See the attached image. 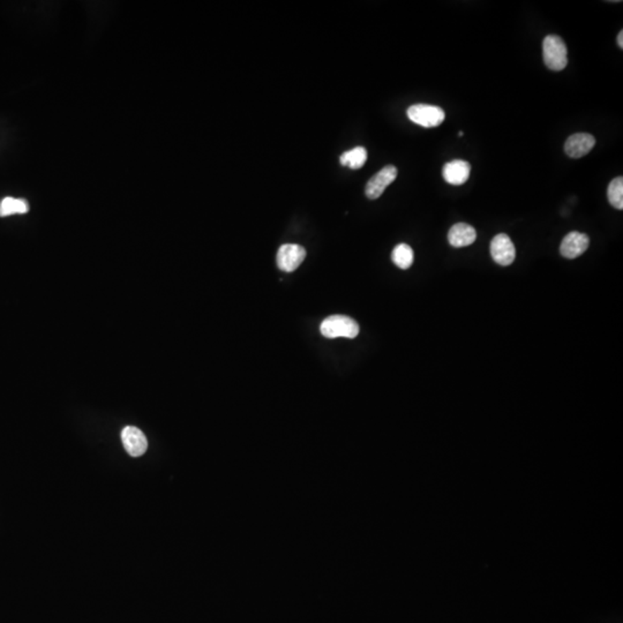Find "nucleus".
Here are the masks:
<instances>
[{"label": "nucleus", "instance_id": "nucleus-1", "mask_svg": "<svg viewBox=\"0 0 623 623\" xmlns=\"http://www.w3.org/2000/svg\"><path fill=\"white\" fill-rule=\"evenodd\" d=\"M567 46L563 39L556 35H548L542 41V56L548 69L562 71L568 65Z\"/></svg>", "mask_w": 623, "mask_h": 623}, {"label": "nucleus", "instance_id": "nucleus-2", "mask_svg": "<svg viewBox=\"0 0 623 623\" xmlns=\"http://www.w3.org/2000/svg\"><path fill=\"white\" fill-rule=\"evenodd\" d=\"M320 331L327 338H355L358 336L359 324L352 317L345 315H331L321 323Z\"/></svg>", "mask_w": 623, "mask_h": 623}, {"label": "nucleus", "instance_id": "nucleus-3", "mask_svg": "<svg viewBox=\"0 0 623 623\" xmlns=\"http://www.w3.org/2000/svg\"><path fill=\"white\" fill-rule=\"evenodd\" d=\"M408 117L421 128H437L446 119L444 109L437 105L415 104L408 109Z\"/></svg>", "mask_w": 623, "mask_h": 623}, {"label": "nucleus", "instance_id": "nucleus-4", "mask_svg": "<svg viewBox=\"0 0 623 623\" xmlns=\"http://www.w3.org/2000/svg\"><path fill=\"white\" fill-rule=\"evenodd\" d=\"M397 173V167L394 165H387L381 169L369 180V183L366 185V196L371 200L378 199L383 194L385 189L395 182Z\"/></svg>", "mask_w": 623, "mask_h": 623}, {"label": "nucleus", "instance_id": "nucleus-5", "mask_svg": "<svg viewBox=\"0 0 623 623\" xmlns=\"http://www.w3.org/2000/svg\"><path fill=\"white\" fill-rule=\"evenodd\" d=\"M306 258V251L297 244H285L278 252V266L284 273L296 271Z\"/></svg>", "mask_w": 623, "mask_h": 623}, {"label": "nucleus", "instance_id": "nucleus-6", "mask_svg": "<svg viewBox=\"0 0 623 623\" xmlns=\"http://www.w3.org/2000/svg\"><path fill=\"white\" fill-rule=\"evenodd\" d=\"M491 255L498 265L505 267L512 265L516 258V249L509 235L500 233L492 239Z\"/></svg>", "mask_w": 623, "mask_h": 623}, {"label": "nucleus", "instance_id": "nucleus-7", "mask_svg": "<svg viewBox=\"0 0 623 623\" xmlns=\"http://www.w3.org/2000/svg\"><path fill=\"white\" fill-rule=\"evenodd\" d=\"M121 441L128 455L140 457L147 451L148 441L144 432L134 426H128L121 432Z\"/></svg>", "mask_w": 623, "mask_h": 623}, {"label": "nucleus", "instance_id": "nucleus-8", "mask_svg": "<svg viewBox=\"0 0 623 623\" xmlns=\"http://www.w3.org/2000/svg\"><path fill=\"white\" fill-rule=\"evenodd\" d=\"M590 245V239L585 233L573 231L566 235L560 246V253L563 258L576 259L581 256Z\"/></svg>", "mask_w": 623, "mask_h": 623}, {"label": "nucleus", "instance_id": "nucleus-9", "mask_svg": "<svg viewBox=\"0 0 623 623\" xmlns=\"http://www.w3.org/2000/svg\"><path fill=\"white\" fill-rule=\"evenodd\" d=\"M594 144L596 139L591 134H573L566 141L565 151L571 158H581L594 149Z\"/></svg>", "mask_w": 623, "mask_h": 623}, {"label": "nucleus", "instance_id": "nucleus-10", "mask_svg": "<svg viewBox=\"0 0 623 623\" xmlns=\"http://www.w3.org/2000/svg\"><path fill=\"white\" fill-rule=\"evenodd\" d=\"M471 173V165L463 160H453L448 162L442 169L444 179L451 185L460 186L467 183Z\"/></svg>", "mask_w": 623, "mask_h": 623}, {"label": "nucleus", "instance_id": "nucleus-11", "mask_svg": "<svg viewBox=\"0 0 623 623\" xmlns=\"http://www.w3.org/2000/svg\"><path fill=\"white\" fill-rule=\"evenodd\" d=\"M477 232L467 223H457L448 232V242L453 247H467L476 242Z\"/></svg>", "mask_w": 623, "mask_h": 623}, {"label": "nucleus", "instance_id": "nucleus-12", "mask_svg": "<svg viewBox=\"0 0 623 623\" xmlns=\"http://www.w3.org/2000/svg\"><path fill=\"white\" fill-rule=\"evenodd\" d=\"M366 160H367V151L364 147H356L351 151H345L340 158L342 165L352 170H358L364 167Z\"/></svg>", "mask_w": 623, "mask_h": 623}, {"label": "nucleus", "instance_id": "nucleus-13", "mask_svg": "<svg viewBox=\"0 0 623 623\" xmlns=\"http://www.w3.org/2000/svg\"><path fill=\"white\" fill-rule=\"evenodd\" d=\"M392 260L398 268L409 269L415 260V253H413V249L406 244H399L392 251Z\"/></svg>", "mask_w": 623, "mask_h": 623}, {"label": "nucleus", "instance_id": "nucleus-14", "mask_svg": "<svg viewBox=\"0 0 623 623\" xmlns=\"http://www.w3.org/2000/svg\"><path fill=\"white\" fill-rule=\"evenodd\" d=\"M29 206L26 200L5 198L0 203V217L14 215V214H26Z\"/></svg>", "mask_w": 623, "mask_h": 623}, {"label": "nucleus", "instance_id": "nucleus-15", "mask_svg": "<svg viewBox=\"0 0 623 623\" xmlns=\"http://www.w3.org/2000/svg\"><path fill=\"white\" fill-rule=\"evenodd\" d=\"M607 196L610 205L615 209L622 210L623 209V178L622 177H617L615 179L610 182L607 189Z\"/></svg>", "mask_w": 623, "mask_h": 623}, {"label": "nucleus", "instance_id": "nucleus-16", "mask_svg": "<svg viewBox=\"0 0 623 623\" xmlns=\"http://www.w3.org/2000/svg\"><path fill=\"white\" fill-rule=\"evenodd\" d=\"M617 46H620L621 49H623V32L621 30L620 33H619V36H617Z\"/></svg>", "mask_w": 623, "mask_h": 623}, {"label": "nucleus", "instance_id": "nucleus-17", "mask_svg": "<svg viewBox=\"0 0 623 623\" xmlns=\"http://www.w3.org/2000/svg\"><path fill=\"white\" fill-rule=\"evenodd\" d=\"M463 134H464V133H463V132H462V131L458 132V137H463Z\"/></svg>", "mask_w": 623, "mask_h": 623}]
</instances>
